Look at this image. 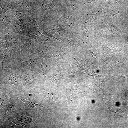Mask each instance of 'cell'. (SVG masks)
<instances>
[{
    "instance_id": "cell-9",
    "label": "cell",
    "mask_w": 128,
    "mask_h": 128,
    "mask_svg": "<svg viewBox=\"0 0 128 128\" xmlns=\"http://www.w3.org/2000/svg\"><path fill=\"white\" fill-rule=\"evenodd\" d=\"M92 55L94 58H97V54L96 51L94 50H91Z\"/></svg>"
},
{
    "instance_id": "cell-2",
    "label": "cell",
    "mask_w": 128,
    "mask_h": 128,
    "mask_svg": "<svg viewBox=\"0 0 128 128\" xmlns=\"http://www.w3.org/2000/svg\"><path fill=\"white\" fill-rule=\"evenodd\" d=\"M0 37L2 38L12 57L15 54L19 46L21 36L17 33L6 28L0 27Z\"/></svg>"
},
{
    "instance_id": "cell-7",
    "label": "cell",
    "mask_w": 128,
    "mask_h": 128,
    "mask_svg": "<svg viewBox=\"0 0 128 128\" xmlns=\"http://www.w3.org/2000/svg\"><path fill=\"white\" fill-rule=\"evenodd\" d=\"M24 23L31 30L39 28L35 18V15L32 14L26 13Z\"/></svg>"
},
{
    "instance_id": "cell-8",
    "label": "cell",
    "mask_w": 128,
    "mask_h": 128,
    "mask_svg": "<svg viewBox=\"0 0 128 128\" xmlns=\"http://www.w3.org/2000/svg\"><path fill=\"white\" fill-rule=\"evenodd\" d=\"M7 11L13 14L17 20L22 23H24L26 14L27 13L25 9L21 8H16Z\"/></svg>"
},
{
    "instance_id": "cell-5",
    "label": "cell",
    "mask_w": 128,
    "mask_h": 128,
    "mask_svg": "<svg viewBox=\"0 0 128 128\" xmlns=\"http://www.w3.org/2000/svg\"><path fill=\"white\" fill-rule=\"evenodd\" d=\"M12 59L11 53L7 49L2 38L0 37V61L11 62Z\"/></svg>"
},
{
    "instance_id": "cell-3",
    "label": "cell",
    "mask_w": 128,
    "mask_h": 128,
    "mask_svg": "<svg viewBox=\"0 0 128 128\" xmlns=\"http://www.w3.org/2000/svg\"><path fill=\"white\" fill-rule=\"evenodd\" d=\"M19 46L14 56H25L34 54L40 47V43L33 41L25 36H21Z\"/></svg>"
},
{
    "instance_id": "cell-4",
    "label": "cell",
    "mask_w": 128,
    "mask_h": 128,
    "mask_svg": "<svg viewBox=\"0 0 128 128\" xmlns=\"http://www.w3.org/2000/svg\"><path fill=\"white\" fill-rule=\"evenodd\" d=\"M17 20L13 14L7 11L0 15V27L11 30Z\"/></svg>"
},
{
    "instance_id": "cell-1",
    "label": "cell",
    "mask_w": 128,
    "mask_h": 128,
    "mask_svg": "<svg viewBox=\"0 0 128 128\" xmlns=\"http://www.w3.org/2000/svg\"><path fill=\"white\" fill-rule=\"evenodd\" d=\"M12 63L21 68L39 73L41 70V58L34 54L25 56L12 57Z\"/></svg>"
},
{
    "instance_id": "cell-6",
    "label": "cell",
    "mask_w": 128,
    "mask_h": 128,
    "mask_svg": "<svg viewBox=\"0 0 128 128\" xmlns=\"http://www.w3.org/2000/svg\"><path fill=\"white\" fill-rule=\"evenodd\" d=\"M29 28L24 23H22L18 20L15 23L11 30L20 36H26Z\"/></svg>"
}]
</instances>
